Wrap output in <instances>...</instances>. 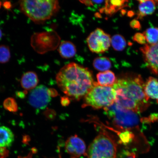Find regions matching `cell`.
<instances>
[{
  "mask_svg": "<svg viewBox=\"0 0 158 158\" xmlns=\"http://www.w3.org/2000/svg\"><path fill=\"white\" fill-rule=\"evenodd\" d=\"M19 4L21 11L35 23L50 19L60 9L59 2L56 0L22 1Z\"/></svg>",
  "mask_w": 158,
  "mask_h": 158,
  "instance_id": "3957f363",
  "label": "cell"
},
{
  "mask_svg": "<svg viewBox=\"0 0 158 158\" xmlns=\"http://www.w3.org/2000/svg\"><path fill=\"white\" fill-rule=\"evenodd\" d=\"M144 90L148 98L156 100L158 103V80L150 77L145 82Z\"/></svg>",
  "mask_w": 158,
  "mask_h": 158,
  "instance_id": "4fadbf2b",
  "label": "cell"
},
{
  "mask_svg": "<svg viewBox=\"0 0 158 158\" xmlns=\"http://www.w3.org/2000/svg\"><path fill=\"white\" fill-rule=\"evenodd\" d=\"M10 56L9 47L5 45H0V63L4 64L9 62Z\"/></svg>",
  "mask_w": 158,
  "mask_h": 158,
  "instance_id": "603a6c76",
  "label": "cell"
},
{
  "mask_svg": "<svg viewBox=\"0 0 158 158\" xmlns=\"http://www.w3.org/2000/svg\"><path fill=\"white\" fill-rule=\"evenodd\" d=\"M119 158H136L135 154L132 152L126 151L123 152Z\"/></svg>",
  "mask_w": 158,
  "mask_h": 158,
  "instance_id": "4316f807",
  "label": "cell"
},
{
  "mask_svg": "<svg viewBox=\"0 0 158 158\" xmlns=\"http://www.w3.org/2000/svg\"><path fill=\"white\" fill-rule=\"evenodd\" d=\"M126 1H106L105 7L100 10L101 12L107 15H112L126 5Z\"/></svg>",
  "mask_w": 158,
  "mask_h": 158,
  "instance_id": "2e32d148",
  "label": "cell"
},
{
  "mask_svg": "<svg viewBox=\"0 0 158 158\" xmlns=\"http://www.w3.org/2000/svg\"><path fill=\"white\" fill-rule=\"evenodd\" d=\"M97 78L98 84L102 86L112 87L117 80L114 73L110 70L98 73Z\"/></svg>",
  "mask_w": 158,
  "mask_h": 158,
  "instance_id": "9a60e30c",
  "label": "cell"
},
{
  "mask_svg": "<svg viewBox=\"0 0 158 158\" xmlns=\"http://www.w3.org/2000/svg\"><path fill=\"white\" fill-rule=\"evenodd\" d=\"M119 136L120 143L127 145L133 141L135 136L133 131H122Z\"/></svg>",
  "mask_w": 158,
  "mask_h": 158,
  "instance_id": "7402d4cb",
  "label": "cell"
},
{
  "mask_svg": "<svg viewBox=\"0 0 158 158\" xmlns=\"http://www.w3.org/2000/svg\"><path fill=\"white\" fill-rule=\"evenodd\" d=\"M93 65L96 70L104 72L111 68V63L106 57H98L94 60Z\"/></svg>",
  "mask_w": 158,
  "mask_h": 158,
  "instance_id": "ac0fdd59",
  "label": "cell"
},
{
  "mask_svg": "<svg viewBox=\"0 0 158 158\" xmlns=\"http://www.w3.org/2000/svg\"><path fill=\"white\" fill-rule=\"evenodd\" d=\"M144 85L139 74L128 73L121 75L112 86L116 93L115 103L138 114L145 111L151 104Z\"/></svg>",
  "mask_w": 158,
  "mask_h": 158,
  "instance_id": "6da1fadb",
  "label": "cell"
},
{
  "mask_svg": "<svg viewBox=\"0 0 158 158\" xmlns=\"http://www.w3.org/2000/svg\"><path fill=\"white\" fill-rule=\"evenodd\" d=\"M27 94V92L25 91L23 92H17L16 95L18 97L20 98H24L25 97V94Z\"/></svg>",
  "mask_w": 158,
  "mask_h": 158,
  "instance_id": "4dcf8cb0",
  "label": "cell"
},
{
  "mask_svg": "<svg viewBox=\"0 0 158 158\" xmlns=\"http://www.w3.org/2000/svg\"><path fill=\"white\" fill-rule=\"evenodd\" d=\"M140 49L147 68L158 76V42L154 44H146Z\"/></svg>",
  "mask_w": 158,
  "mask_h": 158,
  "instance_id": "9c48e42d",
  "label": "cell"
},
{
  "mask_svg": "<svg viewBox=\"0 0 158 158\" xmlns=\"http://www.w3.org/2000/svg\"><path fill=\"white\" fill-rule=\"evenodd\" d=\"M143 33L148 44H154L158 42V27H150Z\"/></svg>",
  "mask_w": 158,
  "mask_h": 158,
  "instance_id": "d6986e66",
  "label": "cell"
},
{
  "mask_svg": "<svg viewBox=\"0 0 158 158\" xmlns=\"http://www.w3.org/2000/svg\"><path fill=\"white\" fill-rule=\"evenodd\" d=\"M86 156L87 158H116V144L106 133H100L89 146Z\"/></svg>",
  "mask_w": 158,
  "mask_h": 158,
  "instance_id": "8992f818",
  "label": "cell"
},
{
  "mask_svg": "<svg viewBox=\"0 0 158 158\" xmlns=\"http://www.w3.org/2000/svg\"><path fill=\"white\" fill-rule=\"evenodd\" d=\"M48 93L50 97H56L58 95V93L57 91L54 88H49L48 89Z\"/></svg>",
  "mask_w": 158,
  "mask_h": 158,
  "instance_id": "83f0119b",
  "label": "cell"
},
{
  "mask_svg": "<svg viewBox=\"0 0 158 158\" xmlns=\"http://www.w3.org/2000/svg\"><path fill=\"white\" fill-rule=\"evenodd\" d=\"M44 114L45 117L49 120L54 119L56 114L55 110L51 109H47L44 112Z\"/></svg>",
  "mask_w": 158,
  "mask_h": 158,
  "instance_id": "d4e9b609",
  "label": "cell"
},
{
  "mask_svg": "<svg viewBox=\"0 0 158 158\" xmlns=\"http://www.w3.org/2000/svg\"><path fill=\"white\" fill-rule=\"evenodd\" d=\"M70 100L67 97H63L61 98V103L62 106H68L70 103Z\"/></svg>",
  "mask_w": 158,
  "mask_h": 158,
  "instance_id": "f1b7e54d",
  "label": "cell"
},
{
  "mask_svg": "<svg viewBox=\"0 0 158 158\" xmlns=\"http://www.w3.org/2000/svg\"><path fill=\"white\" fill-rule=\"evenodd\" d=\"M58 51L60 56L65 59L72 58L76 53V47L69 41H63L59 45Z\"/></svg>",
  "mask_w": 158,
  "mask_h": 158,
  "instance_id": "e0dca14e",
  "label": "cell"
},
{
  "mask_svg": "<svg viewBox=\"0 0 158 158\" xmlns=\"http://www.w3.org/2000/svg\"><path fill=\"white\" fill-rule=\"evenodd\" d=\"M81 2L87 6H92L94 5V3H93L92 1H80Z\"/></svg>",
  "mask_w": 158,
  "mask_h": 158,
  "instance_id": "f546056e",
  "label": "cell"
},
{
  "mask_svg": "<svg viewBox=\"0 0 158 158\" xmlns=\"http://www.w3.org/2000/svg\"><path fill=\"white\" fill-rule=\"evenodd\" d=\"M134 41L140 44H146V39L143 33H135L133 37Z\"/></svg>",
  "mask_w": 158,
  "mask_h": 158,
  "instance_id": "cb8c5ba5",
  "label": "cell"
},
{
  "mask_svg": "<svg viewBox=\"0 0 158 158\" xmlns=\"http://www.w3.org/2000/svg\"><path fill=\"white\" fill-rule=\"evenodd\" d=\"M48 88L44 85H40L31 91L29 97V102L36 109L46 108L50 102L51 98L48 93Z\"/></svg>",
  "mask_w": 158,
  "mask_h": 158,
  "instance_id": "ba28073f",
  "label": "cell"
},
{
  "mask_svg": "<svg viewBox=\"0 0 158 158\" xmlns=\"http://www.w3.org/2000/svg\"><path fill=\"white\" fill-rule=\"evenodd\" d=\"M2 5V3L0 2V8H1Z\"/></svg>",
  "mask_w": 158,
  "mask_h": 158,
  "instance_id": "d6a6232c",
  "label": "cell"
},
{
  "mask_svg": "<svg viewBox=\"0 0 158 158\" xmlns=\"http://www.w3.org/2000/svg\"><path fill=\"white\" fill-rule=\"evenodd\" d=\"M65 148L70 155V158H80L82 156H86L85 143L77 135L68 138L65 143Z\"/></svg>",
  "mask_w": 158,
  "mask_h": 158,
  "instance_id": "30bf717a",
  "label": "cell"
},
{
  "mask_svg": "<svg viewBox=\"0 0 158 158\" xmlns=\"http://www.w3.org/2000/svg\"><path fill=\"white\" fill-rule=\"evenodd\" d=\"M137 19H141L148 15H151L155 11L158 1H139Z\"/></svg>",
  "mask_w": 158,
  "mask_h": 158,
  "instance_id": "8fae6325",
  "label": "cell"
},
{
  "mask_svg": "<svg viewBox=\"0 0 158 158\" xmlns=\"http://www.w3.org/2000/svg\"><path fill=\"white\" fill-rule=\"evenodd\" d=\"M111 41L110 35L100 28H97L93 31L87 39L90 50L97 54L104 53L108 50Z\"/></svg>",
  "mask_w": 158,
  "mask_h": 158,
  "instance_id": "52a82bcc",
  "label": "cell"
},
{
  "mask_svg": "<svg viewBox=\"0 0 158 158\" xmlns=\"http://www.w3.org/2000/svg\"><path fill=\"white\" fill-rule=\"evenodd\" d=\"M56 78L61 90L67 96L76 100L84 98L96 83L88 69L74 63L63 67Z\"/></svg>",
  "mask_w": 158,
  "mask_h": 158,
  "instance_id": "7a4b0ae2",
  "label": "cell"
},
{
  "mask_svg": "<svg viewBox=\"0 0 158 158\" xmlns=\"http://www.w3.org/2000/svg\"><path fill=\"white\" fill-rule=\"evenodd\" d=\"M104 110L106 115L114 126L121 131H139L142 118H140L139 114L126 109L115 102L104 108Z\"/></svg>",
  "mask_w": 158,
  "mask_h": 158,
  "instance_id": "277c9868",
  "label": "cell"
},
{
  "mask_svg": "<svg viewBox=\"0 0 158 158\" xmlns=\"http://www.w3.org/2000/svg\"><path fill=\"white\" fill-rule=\"evenodd\" d=\"M111 43L114 50L117 51L123 50L127 44L125 39L120 35H114L111 38Z\"/></svg>",
  "mask_w": 158,
  "mask_h": 158,
  "instance_id": "ffe728a7",
  "label": "cell"
},
{
  "mask_svg": "<svg viewBox=\"0 0 158 158\" xmlns=\"http://www.w3.org/2000/svg\"><path fill=\"white\" fill-rule=\"evenodd\" d=\"M116 93L112 87L102 86L96 82L84 98L83 107L90 106L95 109L105 108L115 102Z\"/></svg>",
  "mask_w": 158,
  "mask_h": 158,
  "instance_id": "5b68a950",
  "label": "cell"
},
{
  "mask_svg": "<svg viewBox=\"0 0 158 158\" xmlns=\"http://www.w3.org/2000/svg\"><path fill=\"white\" fill-rule=\"evenodd\" d=\"M15 141V135L10 128L6 126L0 127V147H11Z\"/></svg>",
  "mask_w": 158,
  "mask_h": 158,
  "instance_id": "5bb4252c",
  "label": "cell"
},
{
  "mask_svg": "<svg viewBox=\"0 0 158 158\" xmlns=\"http://www.w3.org/2000/svg\"><path fill=\"white\" fill-rule=\"evenodd\" d=\"M39 82L37 75L32 71L25 73L22 77L21 84L26 90L33 89L36 87Z\"/></svg>",
  "mask_w": 158,
  "mask_h": 158,
  "instance_id": "7c38bea8",
  "label": "cell"
},
{
  "mask_svg": "<svg viewBox=\"0 0 158 158\" xmlns=\"http://www.w3.org/2000/svg\"><path fill=\"white\" fill-rule=\"evenodd\" d=\"M2 31L1 30V29H0V40L2 39Z\"/></svg>",
  "mask_w": 158,
  "mask_h": 158,
  "instance_id": "1f68e13d",
  "label": "cell"
},
{
  "mask_svg": "<svg viewBox=\"0 0 158 158\" xmlns=\"http://www.w3.org/2000/svg\"><path fill=\"white\" fill-rule=\"evenodd\" d=\"M130 26L132 28L135 29L139 30L141 29V25L139 22L138 20L134 19L130 22Z\"/></svg>",
  "mask_w": 158,
  "mask_h": 158,
  "instance_id": "484cf974",
  "label": "cell"
},
{
  "mask_svg": "<svg viewBox=\"0 0 158 158\" xmlns=\"http://www.w3.org/2000/svg\"><path fill=\"white\" fill-rule=\"evenodd\" d=\"M3 106L5 109L12 112H17L18 110V106L14 98H9L4 101Z\"/></svg>",
  "mask_w": 158,
  "mask_h": 158,
  "instance_id": "44dd1931",
  "label": "cell"
}]
</instances>
